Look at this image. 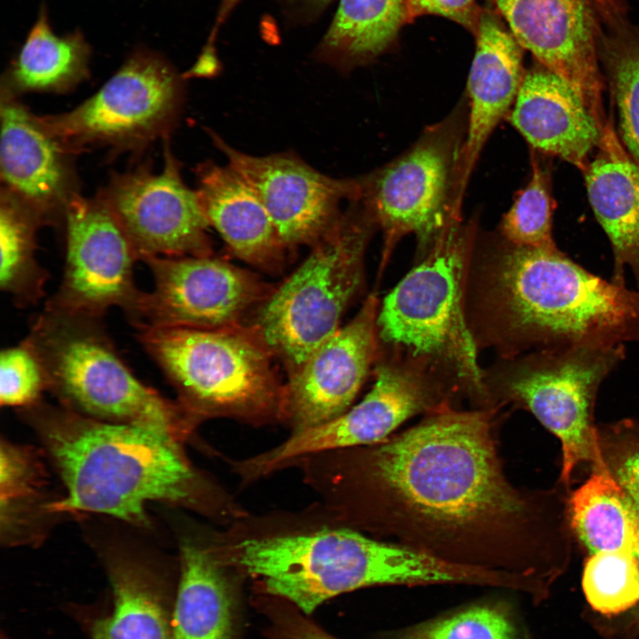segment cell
I'll return each instance as SVG.
<instances>
[{
    "mask_svg": "<svg viewBox=\"0 0 639 639\" xmlns=\"http://www.w3.org/2000/svg\"><path fill=\"white\" fill-rule=\"evenodd\" d=\"M493 408L446 401L417 425L369 446L359 479L372 528L443 560L532 577L530 497L507 480Z\"/></svg>",
    "mask_w": 639,
    "mask_h": 639,
    "instance_id": "obj_1",
    "label": "cell"
},
{
    "mask_svg": "<svg viewBox=\"0 0 639 639\" xmlns=\"http://www.w3.org/2000/svg\"><path fill=\"white\" fill-rule=\"evenodd\" d=\"M473 270L474 338L512 359L530 350L639 342V290L553 248L502 239Z\"/></svg>",
    "mask_w": 639,
    "mask_h": 639,
    "instance_id": "obj_2",
    "label": "cell"
},
{
    "mask_svg": "<svg viewBox=\"0 0 639 639\" xmlns=\"http://www.w3.org/2000/svg\"><path fill=\"white\" fill-rule=\"evenodd\" d=\"M64 484L54 513H98L149 525L147 504L200 507L204 485L181 442L145 427L92 419L43 403L22 408Z\"/></svg>",
    "mask_w": 639,
    "mask_h": 639,
    "instance_id": "obj_3",
    "label": "cell"
},
{
    "mask_svg": "<svg viewBox=\"0 0 639 639\" xmlns=\"http://www.w3.org/2000/svg\"><path fill=\"white\" fill-rule=\"evenodd\" d=\"M475 221L453 217L422 260L384 298L378 342L387 359L413 364L444 383L488 400L485 375L467 318Z\"/></svg>",
    "mask_w": 639,
    "mask_h": 639,
    "instance_id": "obj_4",
    "label": "cell"
},
{
    "mask_svg": "<svg viewBox=\"0 0 639 639\" xmlns=\"http://www.w3.org/2000/svg\"><path fill=\"white\" fill-rule=\"evenodd\" d=\"M233 547L238 564L307 614L337 595L367 587L477 586L482 580L477 568L350 529L248 539Z\"/></svg>",
    "mask_w": 639,
    "mask_h": 639,
    "instance_id": "obj_5",
    "label": "cell"
},
{
    "mask_svg": "<svg viewBox=\"0 0 639 639\" xmlns=\"http://www.w3.org/2000/svg\"><path fill=\"white\" fill-rule=\"evenodd\" d=\"M61 406L92 419L151 429L182 442L198 420L141 382L122 360L102 318L49 307L23 340Z\"/></svg>",
    "mask_w": 639,
    "mask_h": 639,
    "instance_id": "obj_6",
    "label": "cell"
},
{
    "mask_svg": "<svg viewBox=\"0 0 639 639\" xmlns=\"http://www.w3.org/2000/svg\"><path fill=\"white\" fill-rule=\"evenodd\" d=\"M376 224L360 200L350 201L302 264L273 288L248 327L288 374L340 328L364 284V257Z\"/></svg>",
    "mask_w": 639,
    "mask_h": 639,
    "instance_id": "obj_7",
    "label": "cell"
},
{
    "mask_svg": "<svg viewBox=\"0 0 639 639\" xmlns=\"http://www.w3.org/2000/svg\"><path fill=\"white\" fill-rule=\"evenodd\" d=\"M138 338L197 419L279 412L273 356L246 326L226 329L138 327Z\"/></svg>",
    "mask_w": 639,
    "mask_h": 639,
    "instance_id": "obj_8",
    "label": "cell"
},
{
    "mask_svg": "<svg viewBox=\"0 0 639 639\" xmlns=\"http://www.w3.org/2000/svg\"><path fill=\"white\" fill-rule=\"evenodd\" d=\"M625 355L624 344L534 351L507 359L491 377L485 375V384L488 394L493 390L502 400L529 410L559 438L561 478L570 484L580 462L607 468L594 425V408L600 385Z\"/></svg>",
    "mask_w": 639,
    "mask_h": 639,
    "instance_id": "obj_9",
    "label": "cell"
},
{
    "mask_svg": "<svg viewBox=\"0 0 639 639\" xmlns=\"http://www.w3.org/2000/svg\"><path fill=\"white\" fill-rule=\"evenodd\" d=\"M467 122L462 107L429 127L404 154L359 178L360 201L383 234V265L399 240L414 234L422 257L453 217Z\"/></svg>",
    "mask_w": 639,
    "mask_h": 639,
    "instance_id": "obj_10",
    "label": "cell"
},
{
    "mask_svg": "<svg viewBox=\"0 0 639 639\" xmlns=\"http://www.w3.org/2000/svg\"><path fill=\"white\" fill-rule=\"evenodd\" d=\"M184 79L162 56L138 50L91 98L41 119L73 154L93 148L141 152L178 125Z\"/></svg>",
    "mask_w": 639,
    "mask_h": 639,
    "instance_id": "obj_11",
    "label": "cell"
},
{
    "mask_svg": "<svg viewBox=\"0 0 639 639\" xmlns=\"http://www.w3.org/2000/svg\"><path fill=\"white\" fill-rule=\"evenodd\" d=\"M154 278L128 317L135 327L226 329L243 327L273 289L252 272L210 256H151Z\"/></svg>",
    "mask_w": 639,
    "mask_h": 639,
    "instance_id": "obj_12",
    "label": "cell"
},
{
    "mask_svg": "<svg viewBox=\"0 0 639 639\" xmlns=\"http://www.w3.org/2000/svg\"><path fill=\"white\" fill-rule=\"evenodd\" d=\"M67 253L61 283L46 307L103 318L112 307L127 318L141 290L134 281L138 256L104 197L79 193L64 217Z\"/></svg>",
    "mask_w": 639,
    "mask_h": 639,
    "instance_id": "obj_13",
    "label": "cell"
},
{
    "mask_svg": "<svg viewBox=\"0 0 639 639\" xmlns=\"http://www.w3.org/2000/svg\"><path fill=\"white\" fill-rule=\"evenodd\" d=\"M163 166L148 163L114 173L99 192L130 239L138 260L151 256L212 255L209 223L196 191L181 176V164L165 138Z\"/></svg>",
    "mask_w": 639,
    "mask_h": 639,
    "instance_id": "obj_14",
    "label": "cell"
},
{
    "mask_svg": "<svg viewBox=\"0 0 639 639\" xmlns=\"http://www.w3.org/2000/svg\"><path fill=\"white\" fill-rule=\"evenodd\" d=\"M450 390L413 364L383 360L373 388L358 405L327 422L295 431L279 446L246 462L245 469L260 475L303 455L381 443L410 417L449 401Z\"/></svg>",
    "mask_w": 639,
    "mask_h": 639,
    "instance_id": "obj_15",
    "label": "cell"
},
{
    "mask_svg": "<svg viewBox=\"0 0 639 639\" xmlns=\"http://www.w3.org/2000/svg\"><path fill=\"white\" fill-rule=\"evenodd\" d=\"M209 135L228 165L257 193L287 250L314 244L341 214L343 201L360 200L359 178L327 176L291 152L245 154L215 132Z\"/></svg>",
    "mask_w": 639,
    "mask_h": 639,
    "instance_id": "obj_16",
    "label": "cell"
},
{
    "mask_svg": "<svg viewBox=\"0 0 639 639\" xmlns=\"http://www.w3.org/2000/svg\"><path fill=\"white\" fill-rule=\"evenodd\" d=\"M511 34L539 64L579 93L601 132L611 121L599 59L603 33L590 0H496Z\"/></svg>",
    "mask_w": 639,
    "mask_h": 639,
    "instance_id": "obj_17",
    "label": "cell"
},
{
    "mask_svg": "<svg viewBox=\"0 0 639 639\" xmlns=\"http://www.w3.org/2000/svg\"><path fill=\"white\" fill-rule=\"evenodd\" d=\"M377 296H367L356 316L318 346L289 374L280 413L296 431L327 422L346 412L378 353Z\"/></svg>",
    "mask_w": 639,
    "mask_h": 639,
    "instance_id": "obj_18",
    "label": "cell"
},
{
    "mask_svg": "<svg viewBox=\"0 0 639 639\" xmlns=\"http://www.w3.org/2000/svg\"><path fill=\"white\" fill-rule=\"evenodd\" d=\"M1 87L2 187L23 202L43 225L64 224L78 194L71 154L17 98Z\"/></svg>",
    "mask_w": 639,
    "mask_h": 639,
    "instance_id": "obj_19",
    "label": "cell"
},
{
    "mask_svg": "<svg viewBox=\"0 0 639 639\" xmlns=\"http://www.w3.org/2000/svg\"><path fill=\"white\" fill-rule=\"evenodd\" d=\"M109 581L106 610L70 604L67 611L89 639H174L178 582L156 556L128 547L101 552Z\"/></svg>",
    "mask_w": 639,
    "mask_h": 639,
    "instance_id": "obj_20",
    "label": "cell"
},
{
    "mask_svg": "<svg viewBox=\"0 0 639 639\" xmlns=\"http://www.w3.org/2000/svg\"><path fill=\"white\" fill-rule=\"evenodd\" d=\"M523 50L495 16L482 12L468 79L467 131L457 178L460 204L487 139L517 98L526 72L523 67Z\"/></svg>",
    "mask_w": 639,
    "mask_h": 639,
    "instance_id": "obj_21",
    "label": "cell"
},
{
    "mask_svg": "<svg viewBox=\"0 0 639 639\" xmlns=\"http://www.w3.org/2000/svg\"><path fill=\"white\" fill-rule=\"evenodd\" d=\"M532 149L584 172L602 132L577 91L543 66L526 71L508 114Z\"/></svg>",
    "mask_w": 639,
    "mask_h": 639,
    "instance_id": "obj_22",
    "label": "cell"
},
{
    "mask_svg": "<svg viewBox=\"0 0 639 639\" xmlns=\"http://www.w3.org/2000/svg\"><path fill=\"white\" fill-rule=\"evenodd\" d=\"M195 171L203 212L229 249L254 266L278 270L287 249L252 186L228 164L205 162Z\"/></svg>",
    "mask_w": 639,
    "mask_h": 639,
    "instance_id": "obj_23",
    "label": "cell"
},
{
    "mask_svg": "<svg viewBox=\"0 0 639 639\" xmlns=\"http://www.w3.org/2000/svg\"><path fill=\"white\" fill-rule=\"evenodd\" d=\"M596 156L583 172L589 202L611 245L612 281L626 285L629 269L639 290V170L611 120Z\"/></svg>",
    "mask_w": 639,
    "mask_h": 639,
    "instance_id": "obj_24",
    "label": "cell"
},
{
    "mask_svg": "<svg viewBox=\"0 0 639 639\" xmlns=\"http://www.w3.org/2000/svg\"><path fill=\"white\" fill-rule=\"evenodd\" d=\"M173 619L174 639H232L233 599L213 552L183 540Z\"/></svg>",
    "mask_w": 639,
    "mask_h": 639,
    "instance_id": "obj_25",
    "label": "cell"
},
{
    "mask_svg": "<svg viewBox=\"0 0 639 639\" xmlns=\"http://www.w3.org/2000/svg\"><path fill=\"white\" fill-rule=\"evenodd\" d=\"M90 57L84 36L79 31L56 35L42 8L1 87L16 95L70 91L89 76Z\"/></svg>",
    "mask_w": 639,
    "mask_h": 639,
    "instance_id": "obj_26",
    "label": "cell"
},
{
    "mask_svg": "<svg viewBox=\"0 0 639 639\" xmlns=\"http://www.w3.org/2000/svg\"><path fill=\"white\" fill-rule=\"evenodd\" d=\"M572 526L591 555L626 551L639 561V510L609 469H596L570 500Z\"/></svg>",
    "mask_w": 639,
    "mask_h": 639,
    "instance_id": "obj_27",
    "label": "cell"
},
{
    "mask_svg": "<svg viewBox=\"0 0 639 639\" xmlns=\"http://www.w3.org/2000/svg\"><path fill=\"white\" fill-rule=\"evenodd\" d=\"M406 22L404 0H340L316 55L333 67L348 68L382 53Z\"/></svg>",
    "mask_w": 639,
    "mask_h": 639,
    "instance_id": "obj_28",
    "label": "cell"
},
{
    "mask_svg": "<svg viewBox=\"0 0 639 639\" xmlns=\"http://www.w3.org/2000/svg\"><path fill=\"white\" fill-rule=\"evenodd\" d=\"M43 224L4 188L0 196V288L15 305L36 304L45 296L49 272L36 257V232Z\"/></svg>",
    "mask_w": 639,
    "mask_h": 639,
    "instance_id": "obj_29",
    "label": "cell"
},
{
    "mask_svg": "<svg viewBox=\"0 0 639 639\" xmlns=\"http://www.w3.org/2000/svg\"><path fill=\"white\" fill-rule=\"evenodd\" d=\"M602 33L599 59L617 104L620 140L639 170V28L612 18Z\"/></svg>",
    "mask_w": 639,
    "mask_h": 639,
    "instance_id": "obj_30",
    "label": "cell"
},
{
    "mask_svg": "<svg viewBox=\"0 0 639 639\" xmlns=\"http://www.w3.org/2000/svg\"><path fill=\"white\" fill-rule=\"evenodd\" d=\"M46 485L41 461L33 449L2 440L0 452L1 532L7 542L29 538L33 514H50L40 500Z\"/></svg>",
    "mask_w": 639,
    "mask_h": 639,
    "instance_id": "obj_31",
    "label": "cell"
},
{
    "mask_svg": "<svg viewBox=\"0 0 639 639\" xmlns=\"http://www.w3.org/2000/svg\"><path fill=\"white\" fill-rule=\"evenodd\" d=\"M389 639H528L509 604L493 600L390 633Z\"/></svg>",
    "mask_w": 639,
    "mask_h": 639,
    "instance_id": "obj_32",
    "label": "cell"
},
{
    "mask_svg": "<svg viewBox=\"0 0 639 639\" xmlns=\"http://www.w3.org/2000/svg\"><path fill=\"white\" fill-rule=\"evenodd\" d=\"M553 209L549 173L533 154L531 178L526 186L517 193L501 219L500 232L502 239L517 246L556 247L552 237Z\"/></svg>",
    "mask_w": 639,
    "mask_h": 639,
    "instance_id": "obj_33",
    "label": "cell"
},
{
    "mask_svg": "<svg viewBox=\"0 0 639 639\" xmlns=\"http://www.w3.org/2000/svg\"><path fill=\"white\" fill-rule=\"evenodd\" d=\"M582 588L596 611L605 615L626 611L639 602V561L626 551L593 554L584 567Z\"/></svg>",
    "mask_w": 639,
    "mask_h": 639,
    "instance_id": "obj_34",
    "label": "cell"
},
{
    "mask_svg": "<svg viewBox=\"0 0 639 639\" xmlns=\"http://www.w3.org/2000/svg\"><path fill=\"white\" fill-rule=\"evenodd\" d=\"M47 390L42 364L28 343L5 348L0 357V403L26 408L41 401Z\"/></svg>",
    "mask_w": 639,
    "mask_h": 639,
    "instance_id": "obj_35",
    "label": "cell"
},
{
    "mask_svg": "<svg viewBox=\"0 0 639 639\" xmlns=\"http://www.w3.org/2000/svg\"><path fill=\"white\" fill-rule=\"evenodd\" d=\"M407 22L434 14L457 22L476 35L482 12L475 0H404Z\"/></svg>",
    "mask_w": 639,
    "mask_h": 639,
    "instance_id": "obj_36",
    "label": "cell"
},
{
    "mask_svg": "<svg viewBox=\"0 0 639 639\" xmlns=\"http://www.w3.org/2000/svg\"><path fill=\"white\" fill-rule=\"evenodd\" d=\"M607 457L604 460L610 472L639 510V438H629Z\"/></svg>",
    "mask_w": 639,
    "mask_h": 639,
    "instance_id": "obj_37",
    "label": "cell"
},
{
    "mask_svg": "<svg viewBox=\"0 0 639 639\" xmlns=\"http://www.w3.org/2000/svg\"><path fill=\"white\" fill-rule=\"evenodd\" d=\"M275 639H336L296 615L280 617L274 626Z\"/></svg>",
    "mask_w": 639,
    "mask_h": 639,
    "instance_id": "obj_38",
    "label": "cell"
},
{
    "mask_svg": "<svg viewBox=\"0 0 639 639\" xmlns=\"http://www.w3.org/2000/svg\"><path fill=\"white\" fill-rule=\"evenodd\" d=\"M240 0H222V3L220 4L219 12L217 18L216 20V24L213 27L212 32L210 34L209 39L208 41V44L206 46V50L204 51H209V53H213L214 50V42L216 36L217 34L219 27L224 23L225 19L228 17L232 10L235 7V5L238 4Z\"/></svg>",
    "mask_w": 639,
    "mask_h": 639,
    "instance_id": "obj_39",
    "label": "cell"
},
{
    "mask_svg": "<svg viewBox=\"0 0 639 639\" xmlns=\"http://www.w3.org/2000/svg\"><path fill=\"white\" fill-rule=\"evenodd\" d=\"M288 6L305 13L318 12L332 0H283Z\"/></svg>",
    "mask_w": 639,
    "mask_h": 639,
    "instance_id": "obj_40",
    "label": "cell"
},
{
    "mask_svg": "<svg viewBox=\"0 0 639 639\" xmlns=\"http://www.w3.org/2000/svg\"><path fill=\"white\" fill-rule=\"evenodd\" d=\"M0 639H15L13 636H12L9 633L5 631L0 632Z\"/></svg>",
    "mask_w": 639,
    "mask_h": 639,
    "instance_id": "obj_41",
    "label": "cell"
}]
</instances>
